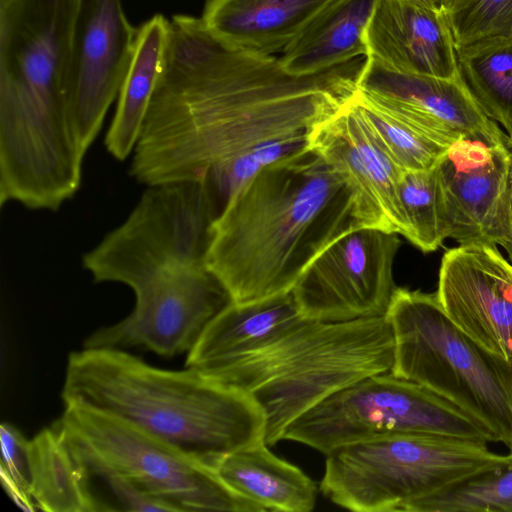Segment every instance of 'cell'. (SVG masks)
<instances>
[{
	"label": "cell",
	"mask_w": 512,
	"mask_h": 512,
	"mask_svg": "<svg viewBox=\"0 0 512 512\" xmlns=\"http://www.w3.org/2000/svg\"><path fill=\"white\" fill-rule=\"evenodd\" d=\"M353 100L381 148L404 171L435 167L450 147L391 115L358 90Z\"/></svg>",
	"instance_id": "obj_28"
},
{
	"label": "cell",
	"mask_w": 512,
	"mask_h": 512,
	"mask_svg": "<svg viewBox=\"0 0 512 512\" xmlns=\"http://www.w3.org/2000/svg\"><path fill=\"white\" fill-rule=\"evenodd\" d=\"M507 204H508V220H509V228H510V235H511L510 241H511L512 240V162H511V169H510L509 183H508Z\"/></svg>",
	"instance_id": "obj_33"
},
{
	"label": "cell",
	"mask_w": 512,
	"mask_h": 512,
	"mask_svg": "<svg viewBox=\"0 0 512 512\" xmlns=\"http://www.w3.org/2000/svg\"><path fill=\"white\" fill-rule=\"evenodd\" d=\"M403 433L492 442L488 432L457 406L390 372L365 377L331 394L293 420L282 440L326 455L347 444Z\"/></svg>",
	"instance_id": "obj_10"
},
{
	"label": "cell",
	"mask_w": 512,
	"mask_h": 512,
	"mask_svg": "<svg viewBox=\"0 0 512 512\" xmlns=\"http://www.w3.org/2000/svg\"><path fill=\"white\" fill-rule=\"evenodd\" d=\"M310 152L309 134H298L257 144L210 168L206 182L219 214L230 199L260 171Z\"/></svg>",
	"instance_id": "obj_27"
},
{
	"label": "cell",
	"mask_w": 512,
	"mask_h": 512,
	"mask_svg": "<svg viewBox=\"0 0 512 512\" xmlns=\"http://www.w3.org/2000/svg\"><path fill=\"white\" fill-rule=\"evenodd\" d=\"M378 0H332L282 52L284 69L312 75L368 56L366 31Z\"/></svg>",
	"instance_id": "obj_21"
},
{
	"label": "cell",
	"mask_w": 512,
	"mask_h": 512,
	"mask_svg": "<svg viewBox=\"0 0 512 512\" xmlns=\"http://www.w3.org/2000/svg\"><path fill=\"white\" fill-rule=\"evenodd\" d=\"M54 424L88 475H123L175 511L264 512L205 463L141 427L81 402L64 403Z\"/></svg>",
	"instance_id": "obj_8"
},
{
	"label": "cell",
	"mask_w": 512,
	"mask_h": 512,
	"mask_svg": "<svg viewBox=\"0 0 512 512\" xmlns=\"http://www.w3.org/2000/svg\"><path fill=\"white\" fill-rule=\"evenodd\" d=\"M449 15L457 47L492 37L512 38V0H454Z\"/></svg>",
	"instance_id": "obj_30"
},
{
	"label": "cell",
	"mask_w": 512,
	"mask_h": 512,
	"mask_svg": "<svg viewBox=\"0 0 512 512\" xmlns=\"http://www.w3.org/2000/svg\"><path fill=\"white\" fill-rule=\"evenodd\" d=\"M399 234L373 227L344 231L308 265L291 292L304 319L344 322L386 314L396 289Z\"/></svg>",
	"instance_id": "obj_11"
},
{
	"label": "cell",
	"mask_w": 512,
	"mask_h": 512,
	"mask_svg": "<svg viewBox=\"0 0 512 512\" xmlns=\"http://www.w3.org/2000/svg\"><path fill=\"white\" fill-rule=\"evenodd\" d=\"M356 226L351 192L313 152L266 167L214 222L206 267L232 301L290 292L334 239Z\"/></svg>",
	"instance_id": "obj_2"
},
{
	"label": "cell",
	"mask_w": 512,
	"mask_h": 512,
	"mask_svg": "<svg viewBox=\"0 0 512 512\" xmlns=\"http://www.w3.org/2000/svg\"><path fill=\"white\" fill-rule=\"evenodd\" d=\"M385 316L394 341L390 373L448 400L512 451V363L462 332L436 293L396 287Z\"/></svg>",
	"instance_id": "obj_6"
},
{
	"label": "cell",
	"mask_w": 512,
	"mask_h": 512,
	"mask_svg": "<svg viewBox=\"0 0 512 512\" xmlns=\"http://www.w3.org/2000/svg\"><path fill=\"white\" fill-rule=\"evenodd\" d=\"M512 461L486 442L403 433L338 447L326 454L320 483L336 505L358 512H407L413 503Z\"/></svg>",
	"instance_id": "obj_7"
},
{
	"label": "cell",
	"mask_w": 512,
	"mask_h": 512,
	"mask_svg": "<svg viewBox=\"0 0 512 512\" xmlns=\"http://www.w3.org/2000/svg\"><path fill=\"white\" fill-rule=\"evenodd\" d=\"M61 396L119 416L210 467L264 441V413L248 393L195 368H157L118 348L71 352Z\"/></svg>",
	"instance_id": "obj_3"
},
{
	"label": "cell",
	"mask_w": 512,
	"mask_h": 512,
	"mask_svg": "<svg viewBox=\"0 0 512 512\" xmlns=\"http://www.w3.org/2000/svg\"><path fill=\"white\" fill-rule=\"evenodd\" d=\"M121 0H79L66 85L75 143L85 156L118 98L136 41Z\"/></svg>",
	"instance_id": "obj_13"
},
{
	"label": "cell",
	"mask_w": 512,
	"mask_h": 512,
	"mask_svg": "<svg viewBox=\"0 0 512 512\" xmlns=\"http://www.w3.org/2000/svg\"><path fill=\"white\" fill-rule=\"evenodd\" d=\"M29 463L31 494L37 510L105 511L90 489L84 465L54 424L29 440Z\"/></svg>",
	"instance_id": "obj_24"
},
{
	"label": "cell",
	"mask_w": 512,
	"mask_h": 512,
	"mask_svg": "<svg viewBox=\"0 0 512 512\" xmlns=\"http://www.w3.org/2000/svg\"><path fill=\"white\" fill-rule=\"evenodd\" d=\"M407 512H512V461L419 500Z\"/></svg>",
	"instance_id": "obj_29"
},
{
	"label": "cell",
	"mask_w": 512,
	"mask_h": 512,
	"mask_svg": "<svg viewBox=\"0 0 512 512\" xmlns=\"http://www.w3.org/2000/svg\"><path fill=\"white\" fill-rule=\"evenodd\" d=\"M394 341L385 315L344 322L305 321L255 352L197 369L248 393L265 416L264 442L273 446L298 416L336 391L391 371Z\"/></svg>",
	"instance_id": "obj_5"
},
{
	"label": "cell",
	"mask_w": 512,
	"mask_h": 512,
	"mask_svg": "<svg viewBox=\"0 0 512 512\" xmlns=\"http://www.w3.org/2000/svg\"><path fill=\"white\" fill-rule=\"evenodd\" d=\"M502 247L507 251L509 260L512 263V240L505 243Z\"/></svg>",
	"instance_id": "obj_34"
},
{
	"label": "cell",
	"mask_w": 512,
	"mask_h": 512,
	"mask_svg": "<svg viewBox=\"0 0 512 512\" xmlns=\"http://www.w3.org/2000/svg\"><path fill=\"white\" fill-rule=\"evenodd\" d=\"M436 296L462 332L512 363V263L495 245H459L447 250Z\"/></svg>",
	"instance_id": "obj_16"
},
{
	"label": "cell",
	"mask_w": 512,
	"mask_h": 512,
	"mask_svg": "<svg viewBox=\"0 0 512 512\" xmlns=\"http://www.w3.org/2000/svg\"><path fill=\"white\" fill-rule=\"evenodd\" d=\"M368 56L393 70L460 74L449 8L441 0H378L366 31Z\"/></svg>",
	"instance_id": "obj_18"
},
{
	"label": "cell",
	"mask_w": 512,
	"mask_h": 512,
	"mask_svg": "<svg viewBox=\"0 0 512 512\" xmlns=\"http://www.w3.org/2000/svg\"><path fill=\"white\" fill-rule=\"evenodd\" d=\"M437 165L428 170L404 171L398 185L407 226L405 238L423 252L437 250L449 238Z\"/></svg>",
	"instance_id": "obj_26"
},
{
	"label": "cell",
	"mask_w": 512,
	"mask_h": 512,
	"mask_svg": "<svg viewBox=\"0 0 512 512\" xmlns=\"http://www.w3.org/2000/svg\"><path fill=\"white\" fill-rule=\"evenodd\" d=\"M219 216L202 180L148 186L127 219L82 257L94 282L131 289L169 270L206 266Z\"/></svg>",
	"instance_id": "obj_9"
},
{
	"label": "cell",
	"mask_w": 512,
	"mask_h": 512,
	"mask_svg": "<svg viewBox=\"0 0 512 512\" xmlns=\"http://www.w3.org/2000/svg\"><path fill=\"white\" fill-rule=\"evenodd\" d=\"M292 292L246 304L232 302L206 326L187 353L186 367L226 361L255 352L301 326Z\"/></svg>",
	"instance_id": "obj_20"
},
{
	"label": "cell",
	"mask_w": 512,
	"mask_h": 512,
	"mask_svg": "<svg viewBox=\"0 0 512 512\" xmlns=\"http://www.w3.org/2000/svg\"><path fill=\"white\" fill-rule=\"evenodd\" d=\"M168 39L169 20L162 14L154 15L137 29L133 57L105 137L107 151L119 161L133 153L163 70Z\"/></svg>",
	"instance_id": "obj_23"
},
{
	"label": "cell",
	"mask_w": 512,
	"mask_h": 512,
	"mask_svg": "<svg viewBox=\"0 0 512 512\" xmlns=\"http://www.w3.org/2000/svg\"><path fill=\"white\" fill-rule=\"evenodd\" d=\"M365 60L293 75L279 58L215 37L200 18L174 15L129 172L147 186L202 180L242 150L310 134L354 97Z\"/></svg>",
	"instance_id": "obj_1"
},
{
	"label": "cell",
	"mask_w": 512,
	"mask_h": 512,
	"mask_svg": "<svg viewBox=\"0 0 512 512\" xmlns=\"http://www.w3.org/2000/svg\"><path fill=\"white\" fill-rule=\"evenodd\" d=\"M457 61L482 111L512 139V38L492 37L457 47Z\"/></svg>",
	"instance_id": "obj_25"
},
{
	"label": "cell",
	"mask_w": 512,
	"mask_h": 512,
	"mask_svg": "<svg viewBox=\"0 0 512 512\" xmlns=\"http://www.w3.org/2000/svg\"><path fill=\"white\" fill-rule=\"evenodd\" d=\"M448 8L454 2V0H441Z\"/></svg>",
	"instance_id": "obj_35"
},
{
	"label": "cell",
	"mask_w": 512,
	"mask_h": 512,
	"mask_svg": "<svg viewBox=\"0 0 512 512\" xmlns=\"http://www.w3.org/2000/svg\"><path fill=\"white\" fill-rule=\"evenodd\" d=\"M332 0H206L204 27L239 48L282 53L311 19Z\"/></svg>",
	"instance_id": "obj_19"
},
{
	"label": "cell",
	"mask_w": 512,
	"mask_h": 512,
	"mask_svg": "<svg viewBox=\"0 0 512 512\" xmlns=\"http://www.w3.org/2000/svg\"><path fill=\"white\" fill-rule=\"evenodd\" d=\"M357 90L441 144L451 146L465 138L510 146L507 134L485 115L461 74L439 78L404 73L366 57L357 79Z\"/></svg>",
	"instance_id": "obj_14"
},
{
	"label": "cell",
	"mask_w": 512,
	"mask_h": 512,
	"mask_svg": "<svg viewBox=\"0 0 512 512\" xmlns=\"http://www.w3.org/2000/svg\"><path fill=\"white\" fill-rule=\"evenodd\" d=\"M512 150L507 144H487L461 138L441 161L449 238L459 245H501L511 239L508 183Z\"/></svg>",
	"instance_id": "obj_17"
},
{
	"label": "cell",
	"mask_w": 512,
	"mask_h": 512,
	"mask_svg": "<svg viewBox=\"0 0 512 512\" xmlns=\"http://www.w3.org/2000/svg\"><path fill=\"white\" fill-rule=\"evenodd\" d=\"M109 488L112 495L120 504V509L127 511H175L167 502L139 488L131 480L121 474L111 471L94 473Z\"/></svg>",
	"instance_id": "obj_32"
},
{
	"label": "cell",
	"mask_w": 512,
	"mask_h": 512,
	"mask_svg": "<svg viewBox=\"0 0 512 512\" xmlns=\"http://www.w3.org/2000/svg\"><path fill=\"white\" fill-rule=\"evenodd\" d=\"M79 0H0V171L27 185L74 174L66 85Z\"/></svg>",
	"instance_id": "obj_4"
},
{
	"label": "cell",
	"mask_w": 512,
	"mask_h": 512,
	"mask_svg": "<svg viewBox=\"0 0 512 512\" xmlns=\"http://www.w3.org/2000/svg\"><path fill=\"white\" fill-rule=\"evenodd\" d=\"M353 98L310 132L309 149L348 186L356 226L405 237L407 226L398 193L404 170L381 148Z\"/></svg>",
	"instance_id": "obj_15"
},
{
	"label": "cell",
	"mask_w": 512,
	"mask_h": 512,
	"mask_svg": "<svg viewBox=\"0 0 512 512\" xmlns=\"http://www.w3.org/2000/svg\"><path fill=\"white\" fill-rule=\"evenodd\" d=\"M211 468L233 491L264 511L310 512L315 507V482L272 453L264 441L217 457Z\"/></svg>",
	"instance_id": "obj_22"
},
{
	"label": "cell",
	"mask_w": 512,
	"mask_h": 512,
	"mask_svg": "<svg viewBox=\"0 0 512 512\" xmlns=\"http://www.w3.org/2000/svg\"><path fill=\"white\" fill-rule=\"evenodd\" d=\"M132 290V312L94 331L84 347L142 346L165 357L188 353L210 321L233 302L206 266L169 270Z\"/></svg>",
	"instance_id": "obj_12"
},
{
	"label": "cell",
	"mask_w": 512,
	"mask_h": 512,
	"mask_svg": "<svg viewBox=\"0 0 512 512\" xmlns=\"http://www.w3.org/2000/svg\"><path fill=\"white\" fill-rule=\"evenodd\" d=\"M510 148L512 150V139L509 140Z\"/></svg>",
	"instance_id": "obj_36"
},
{
	"label": "cell",
	"mask_w": 512,
	"mask_h": 512,
	"mask_svg": "<svg viewBox=\"0 0 512 512\" xmlns=\"http://www.w3.org/2000/svg\"><path fill=\"white\" fill-rule=\"evenodd\" d=\"M0 476L8 496L23 510H37L31 494L29 440L10 423L0 425Z\"/></svg>",
	"instance_id": "obj_31"
}]
</instances>
